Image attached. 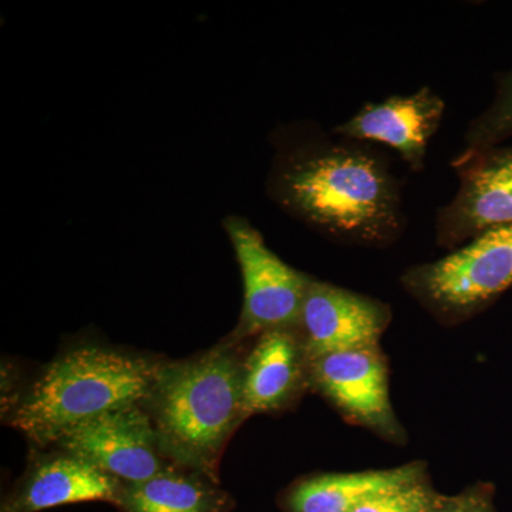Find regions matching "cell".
<instances>
[{"instance_id": "obj_6", "label": "cell", "mask_w": 512, "mask_h": 512, "mask_svg": "<svg viewBox=\"0 0 512 512\" xmlns=\"http://www.w3.org/2000/svg\"><path fill=\"white\" fill-rule=\"evenodd\" d=\"M458 190L437 211L439 247L456 249L495 228L512 225V148L464 150L454 158Z\"/></svg>"}, {"instance_id": "obj_8", "label": "cell", "mask_w": 512, "mask_h": 512, "mask_svg": "<svg viewBox=\"0 0 512 512\" xmlns=\"http://www.w3.org/2000/svg\"><path fill=\"white\" fill-rule=\"evenodd\" d=\"M123 484H138L171 466L158 446L156 430L143 404L121 407L73 427L57 441Z\"/></svg>"}, {"instance_id": "obj_9", "label": "cell", "mask_w": 512, "mask_h": 512, "mask_svg": "<svg viewBox=\"0 0 512 512\" xmlns=\"http://www.w3.org/2000/svg\"><path fill=\"white\" fill-rule=\"evenodd\" d=\"M390 322L387 303L312 279L296 329L311 362L329 353L380 346Z\"/></svg>"}, {"instance_id": "obj_12", "label": "cell", "mask_w": 512, "mask_h": 512, "mask_svg": "<svg viewBox=\"0 0 512 512\" xmlns=\"http://www.w3.org/2000/svg\"><path fill=\"white\" fill-rule=\"evenodd\" d=\"M123 483L67 451L37 458L2 512H40L60 505L107 501L116 504Z\"/></svg>"}, {"instance_id": "obj_4", "label": "cell", "mask_w": 512, "mask_h": 512, "mask_svg": "<svg viewBox=\"0 0 512 512\" xmlns=\"http://www.w3.org/2000/svg\"><path fill=\"white\" fill-rule=\"evenodd\" d=\"M404 291L440 322L457 325L512 288V225L495 228L444 258L404 272Z\"/></svg>"}, {"instance_id": "obj_10", "label": "cell", "mask_w": 512, "mask_h": 512, "mask_svg": "<svg viewBox=\"0 0 512 512\" xmlns=\"http://www.w3.org/2000/svg\"><path fill=\"white\" fill-rule=\"evenodd\" d=\"M446 103L430 87L409 96H390L366 103L335 134L367 144L393 148L414 173L426 167L427 148L439 131Z\"/></svg>"}, {"instance_id": "obj_11", "label": "cell", "mask_w": 512, "mask_h": 512, "mask_svg": "<svg viewBox=\"0 0 512 512\" xmlns=\"http://www.w3.org/2000/svg\"><path fill=\"white\" fill-rule=\"evenodd\" d=\"M309 387V359L298 329L269 330L256 338L244 362L245 420L288 409Z\"/></svg>"}, {"instance_id": "obj_17", "label": "cell", "mask_w": 512, "mask_h": 512, "mask_svg": "<svg viewBox=\"0 0 512 512\" xmlns=\"http://www.w3.org/2000/svg\"><path fill=\"white\" fill-rule=\"evenodd\" d=\"M494 487L476 484L457 495H441L427 512H497Z\"/></svg>"}, {"instance_id": "obj_5", "label": "cell", "mask_w": 512, "mask_h": 512, "mask_svg": "<svg viewBox=\"0 0 512 512\" xmlns=\"http://www.w3.org/2000/svg\"><path fill=\"white\" fill-rule=\"evenodd\" d=\"M244 282V305L228 340L241 345L269 330L296 329L312 278L285 264L248 221L225 224Z\"/></svg>"}, {"instance_id": "obj_14", "label": "cell", "mask_w": 512, "mask_h": 512, "mask_svg": "<svg viewBox=\"0 0 512 512\" xmlns=\"http://www.w3.org/2000/svg\"><path fill=\"white\" fill-rule=\"evenodd\" d=\"M116 505L121 512H229L234 500L210 478L171 464L143 483L124 484Z\"/></svg>"}, {"instance_id": "obj_3", "label": "cell", "mask_w": 512, "mask_h": 512, "mask_svg": "<svg viewBox=\"0 0 512 512\" xmlns=\"http://www.w3.org/2000/svg\"><path fill=\"white\" fill-rule=\"evenodd\" d=\"M161 363L101 346L66 350L22 394L10 424L36 446L56 444L84 421L143 404Z\"/></svg>"}, {"instance_id": "obj_1", "label": "cell", "mask_w": 512, "mask_h": 512, "mask_svg": "<svg viewBox=\"0 0 512 512\" xmlns=\"http://www.w3.org/2000/svg\"><path fill=\"white\" fill-rule=\"evenodd\" d=\"M336 137L282 164L275 184L279 200L335 241L366 248L394 244L407 224L402 183L372 144Z\"/></svg>"}, {"instance_id": "obj_7", "label": "cell", "mask_w": 512, "mask_h": 512, "mask_svg": "<svg viewBox=\"0 0 512 512\" xmlns=\"http://www.w3.org/2000/svg\"><path fill=\"white\" fill-rule=\"evenodd\" d=\"M311 387L350 423L402 443L406 431L394 413L389 367L380 346L329 353L309 362Z\"/></svg>"}, {"instance_id": "obj_13", "label": "cell", "mask_w": 512, "mask_h": 512, "mask_svg": "<svg viewBox=\"0 0 512 512\" xmlns=\"http://www.w3.org/2000/svg\"><path fill=\"white\" fill-rule=\"evenodd\" d=\"M427 477L421 463L387 470L359 473H328L305 478L286 495L288 512H353L379 495L416 483Z\"/></svg>"}, {"instance_id": "obj_16", "label": "cell", "mask_w": 512, "mask_h": 512, "mask_svg": "<svg viewBox=\"0 0 512 512\" xmlns=\"http://www.w3.org/2000/svg\"><path fill=\"white\" fill-rule=\"evenodd\" d=\"M427 477L366 501L353 512H427L439 500Z\"/></svg>"}, {"instance_id": "obj_2", "label": "cell", "mask_w": 512, "mask_h": 512, "mask_svg": "<svg viewBox=\"0 0 512 512\" xmlns=\"http://www.w3.org/2000/svg\"><path fill=\"white\" fill-rule=\"evenodd\" d=\"M245 356L227 339L191 359L161 363L143 406L173 466L220 484L221 458L245 421Z\"/></svg>"}, {"instance_id": "obj_15", "label": "cell", "mask_w": 512, "mask_h": 512, "mask_svg": "<svg viewBox=\"0 0 512 512\" xmlns=\"http://www.w3.org/2000/svg\"><path fill=\"white\" fill-rule=\"evenodd\" d=\"M512 137V70L498 80L493 103L468 124L466 150L477 151L498 146Z\"/></svg>"}]
</instances>
